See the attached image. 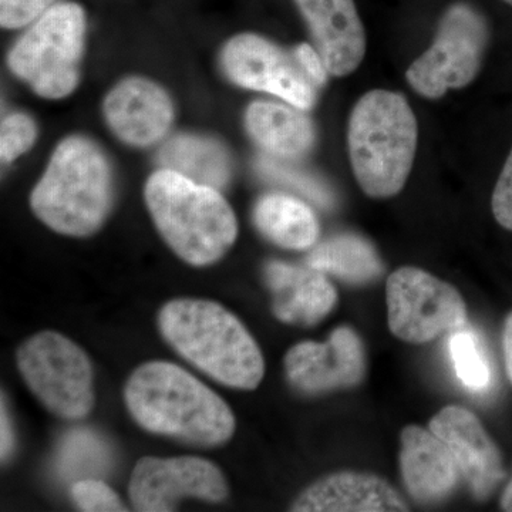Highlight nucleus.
<instances>
[{
    "mask_svg": "<svg viewBox=\"0 0 512 512\" xmlns=\"http://www.w3.org/2000/svg\"><path fill=\"white\" fill-rule=\"evenodd\" d=\"M127 409L143 429L197 446H221L235 431L228 404L183 367L148 362L130 376Z\"/></svg>",
    "mask_w": 512,
    "mask_h": 512,
    "instance_id": "1",
    "label": "nucleus"
},
{
    "mask_svg": "<svg viewBox=\"0 0 512 512\" xmlns=\"http://www.w3.org/2000/svg\"><path fill=\"white\" fill-rule=\"evenodd\" d=\"M161 335L178 355L225 386L254 390L265 375L258 343L220 303L175 299L158 315Z\"/></svg>",
    "mask_w": 512,
    "mask_h": 512,
    "instance_id": "2",
    "label": "nucleus"
},
{
    "mask_svg": "<svg viewBox=\"0 0 512 512\" xmlns=\"http://www.w3.org/2000/svg\"><path fill=\"white\" fill-rule=\"evenodd\" d=\"M146 202L165 242L187 264H214L237 239V218L217 188L183 174L163 168L151 175Z\"/></svg>",
    "mask_w": 512,
    "mask_h": 512,
    "instance_id": "3",
    "label": "nucleus"
},
{
    "mask_svg": "<svg viewBox=\"0 0 512 512\" xmlns=\"http://www.w3.org/2000/svg\"><path fill=\"white\" fill-rule=\"evenodd\" d=\"M417 130L409 101L389 90L366 93L350 114L348 147L357 184L372 198L399 194L412 173Z\"/></svg>",
    "mask_w": 512,
    "mask_h": 512,
    "instance_id": "4",
    "label": "nucleus"
},
{
    "mask_svg": "<svg viewBox=\"0 0 512 512\" xmlns=\"http://www.w3.org/2000/svg\"><path fill=\"white\" fill-rule=\"evenodd\" d=\"M111 195L110 165L103 151L87 138L69 137L56 148L30 204L47 227L86 237L106 220Z\"/></svg>",
    "mask_w": 512,
    "mask_h": 512,
    "instance_id": "5",
    "label": "nucleus"
},
{
    "mask_svg": "<svg viewBox=\"0 0 512 512\" xmlns=\"http://www.w3.org/2000/svg\"><path fill=\"white\" fill-rule=\"evenodd\" d=\"M86 19L76 3L52 6L9 53V67L39 96L62 99L76 89Z\"/></svg>",
    "mask_w": 512,
    "mask_h": 512,
    "instance_id": "6",
    "label": "nucleus"
},
{
    "mask_svg": "<svg viewBox=\"0 0 512 512\" xmlns=\"http://www.w3.org/2000/svg\"><path fill=\"white\" fill-rule=\"evenodd\" d=\"M16 360L29 389L50 412L67 420L92 412V363L72 340L56 332L37 333L20 346Z\"/></svg>",
    "mask_w": 512,
    "mask_h": 512,
    "instance_id": "7",
    "label": "nucleus"
},
{
    "mask_svg": "<svg viewBox=\"0 0 512 512\" xmlns=\"http://www.w3.org/2000/svg\"><path fill=\"white\" fill-rule=\"evenodd\" d=\"M488 40L484 16L466 3L454 5L441 19L433 45L410 64L407 82L430 100L463 89L480 73Z\"/></svg>",
    "mask_w": 512,
    "mask_h": 512,
    "instance_id": "8",
    "label": "nucleus"
},
{
    "mask_svg": "<svg viewBox=\"0 0 512 512\" xmlns=\"http://www.w3.org/2000/svg\"><path fill=\"white\" fill-rule=\"evenodd\" d=\"M386 301L393 335L413 345L429 343L467 323L466 303L457 289L413 266L389 276Z\"/></svg>",
    "mask_w": 512,
    "mask_h": 512,
    "instance_id": "9",
    "label": "nucleus"
},
{
    "mask_svg": "<svg viewBox=\"0 0 512 512\" xmlns=\"http://www.w3.org/2000/svg\"><path fill=\"white\" fill-rule=\"evenodd\" d=\"M128 494L137 511L165 512L183 498L221 503L228 484L220 468L204 458L144 457L134 467Z\"/></svg>",
    "mask_w": 512,
    "mask_h": 512,
    "instance_id": "10",
    "label": "nucleus"
},
{
    "mask_svg": "<svg viewBox=\"0 0 512 512\" xmlns=\"http://www.w3.org/2000/svg\"><path fill=\"white\" fill-rule=\"evenodd\" d=\"M229 79L245 89L281 97L299 110H309L316 100V84L306 76L295 56L288 55L264 37L239 35L222 53Z\"/></svg>",
    "mask_w": 512,
    "mask_h": 512,
    "instance_id": "11",
    "label": "nucleus"
},
{
    "mask_svg": "<svg viewBox=\"0 0 512 512\" xmlns=\"http://www.w3.org/2000/svg\"><path fill=\"white\" fill-rule=\"evenodd\" d=\"M285 370L292 386L305 394L349 389L365 376V348L355 330L340 326L326 343L302 342L289 349Z\"/></svg>",
    "mask_w": 512,
    "mask_h": 512,
    "instance_id": "12",
    "label": "nucleus"
},
{
    "mask_svg": "<svg viewBox=\"0 0 512 512\" xmlns=\"http://www.w3.org/2000/svg\"><path fill=\"white\" fill-rule=\"evenodd\" d=\"M429 429L448 447L471 493L485 500L503 483L505 470L500 450L476 414L447 406L430 421Z\"/></svg>",
    "mask_w": 512,
    "mask_h": 512,
    "instance_id": "13",
    "label": "nucleus"
},
{
    "mask_svg": "<svg viewBox=\"0 0 512 512\" xmlns=\"http://www.w3.org/2000/svg\"><path fill=\"white\" fill-rule=\"evenodd\" d=\"M329 74L348 76L366 55V33L353 0H295Z\"/></svg>",
    "mask_w": 512,
    "mask_h": 512,
    "instance_id": "14",
    "label": "nucleus"
},
{
    "mask_svg": "<svg viewBox=\"0 0 512 512\" xmlns=\"http://www.w3.org/2000/svg\"><path fill=\"white\" fill-rule=\"evenodd\" d=\"M104 113L113 133L136 147L157 143L174 119L168 94L158 84L140 77L117 84L107 96Z\"/></svg>",
    "mask_w": 512,
    "mask_h": 512,
    "instance_id": "15",
    "label": "nucleus"
},
{
    "mask_svg": "<svg viewBox=\"0 0 512 512\" xmlns=\"http://www.w3.org/2000/svg\"><path fill=\"white\" fill-rule=\"evenodd\" d=\"M265 279L272 293V311L289 325H316L338 302L328 276L309 265L271 261L265 266Z\"/></svg>",
    "mask_w": 512,
    "mask_h": 512,
    "instance_id": "16",
    "label": "nucleus"
},
{
    "mask_svg": "<svg viewBox=\"0 0 512 512\" xmlns=\"http://www.w3.org/2000/svg\"><path fill=\"white\" fill-rule=\"evenodd\" d=\"M298 512L409 511L400 494L383 478L373 474H332L306 488L293 503Z\"/></svg>",
    "mask_w": 512,
    "mask_h": 512,
    "instance_id": "17",
    "label": "nucleus"
},
{
    "mask_svg": "<svg viewBox=\"0 0 512 512\" xmlns=\"http://www.w3.org/2000/svg\"><path fill=\"white\" fill-rule=\"evenodd\" d=\"M400 466L407 491L424 504L446 498L461 476L446 444L433 431L420 426L403 430Z\"/></svg>",
    "mask_w": 512,
    "mask_h": 512,
    "instance_id": "18",
    "label": "nucleus"
},
{
    "mask_svg": "<svg viewBox=\"0 0 512 512\" xmlns=\"http://www.w3.org/2000/svg\"><path fill=\"white\" fill-rule=\"evenodd\" d=\"M298 110L271 101H254L245 114L249 136L272 157H302L313 146L315 130L312 121Z\"/></svg>",
    "mask_w": 512,
    "mask_h": 512,
    "instance_id": "19",
    "label": "nucleus"
},
{
    "mask_svg": "<svg viewBox=\"0 0 512 512\" xmlns=\"http://www.w3.org/2000/svg\"><path fill=\"white\" fill-rule=\"evenodd\" d=\"M254 221L264 237L286 249L312 248L318 241L320 227L315 212L306 202L291 195L272 192L259 198Z\"/></svg>",
    "mask_w": 512,
    "mask_h": 512,
    "instance_id": "20",
    "label": "nucleus"
},
{
    "mask_svg": "<svg viewBox=\"0 0 512 512\" xmlns=\"http://www.w3.org/2000/svg\"><path fill=\"white\" fill-rule=\"evenodd\" d=\"M306 265L352 285L376 281L384 272L382 259L365 238L355 234L333 235L313 248Z\"/></svg>",
    "mask_w": 512,
    "mask_h": 512,
    "instance_id": "21",
    "label": "nucleus"
},
{
    "mask_svg": "<svg viewBox=\"0 0 512 512\" xmlns=\"http://www.w3.org/2000/svg\"><path fill=\"white\" fill-rule=\"evenodd\" d=\"M165 170L175 171L197 183L222 188L231 175L227 151L210 138L183 134L171 138L158 154Z\"/></svg>",
    "mask_w": 512,
    "mask_h": 512,
    "instance_id": "22",
    "label": "nucleus"
},
{
    "mask_svg": "<svg viewBox=\"0 0 512 512\" xmlns=\"http://www.w3.org/2000/svg\"><path fill=\"white\" fill-rule=\"evenodd\" d=\"M448 350L461 383L471 390L487 389L491 370L477 336L471 330L458 329L451 333Z\"/></svg>",
    "mask_w": 512,
    "mask_h": 512,
    "instance_id": "23",
    "label": "nucleus"
},
{
    "mask_svg": "<svg viewBox=\"0 0 512 512\" xmlns=\"http://www.w3.org/2000/svg\"><path fill=\"white\" fill-rule=\"evenodd\" d=\"M255 167L262 177L268 178L272 183L282 185V187L291 188L320 208H330L335 204V197L328 185L292 165L279 163L278 158L259 157Z\"/></svg>",
    "mask_w": 512,
    "mask_h": 512,
    "instance_id": "24",
    "label": "nucleus"
},
{
    "mask_svg": "<svg viewBox=\"0 0 512 512\" xmlns=\"http://www.w3.org/2000/svg\"><path fill=\"white\" fill-rule=\"evenodd\" d=\"M37 130L35 123L25 114H10L2 121L0 131V154L5 163L15 160L35 143Z\"/></svg>",
    "mask_w": 512,
    "mask_h": 512,
    "instance_id": "25",
    "label": "nucleus"
},
{
    "mask_svg": "<svg viewBox=\"0 0 512 512\" xmlns=\"http://www.w3.org/2000/svg\"><path fill=\"white\" fill-rule=\"evenodd\" d=\"M74 504L82 511L87 512H109L126 511L121 503L119 495L103 481L86 478L77 481L70 488Z\"/></svg>",
    "mask_w": 512,
    "mask_h": 512,
    "instance_id": "26",
    "label": "nucleus"
},
{
    "mask_svg": "<svg viewBox=\"0 0 512 512\" xmlns=\"http://www.w3.org/2000/svg\"><path fill=\"white\" fill-rule=\"evenodd\" d=\"M53 2L55 0H0V22L6 29L23 28L52 8Z\"/></svg>",
    "mask_w": 512,
    "mask_h": 512,
    "instance_id": "27",
    "label": "nucleus"
},
{
    "mask_svg": "<svg viewBox=\"0 0 512 512\" xmlns=\"http://www.w3.org/2000/svg\"><path fill=\"white\" fill-rule=\"evenodd\" d=\"M491 208L495 221L507 231H512V148L495 184Z\"/></svg>",
    "mask_w": 512,
    "mask_h": 512,
    "instance_id": "28",
    "label": "nucleus"
},
{
    "mask_svg": "<svg viewBox=\"0 0 512 512\" xmlns=\"http://www.w3.org/2000/svg\"><path fill=\"white\" fill-rule=\"evenodd\" d=\"M293 56H295L296 62L302 67L306 76H308L316 86H322V84L326 82L329 72L328 69H326V64L323 62L322 56L319 55L315 47L308 45V43H302V45L295 47Z\"/></svg>",
    "mask_w": 512,
    "mask_h": 512,
    "instance_id": "29",
    "label": "nucleus"
},
{
    "mask_svg": "<svg viewBox=\"0 0 512 512\" xmlns=\"http://www.w3.org/2000/svg\"><path fill=\"white\" fill-rule=\"evenodd\" d=\"M2 424H0V443H2V460H8L12 454L13 446H15V439H13L12 424H10L9 414L6 412L5 400L2 399Z\"/></svg>",
    "mask_w": 512,
    "mask_h": 512,
    "instance_id": "30",
    "label": "nucleus"
},
{
    "mask_svg": "<svg viewBox=\"0 0 512 512\" xmlns=\"http://www.w3.org/2000/svg\"><path fill=\"white\" fill-rule=\"evenodd\" d=\"M503 350L505 369H507L508 379L512 383V312L505 319L503 332Z\"/></svg>",
    "mask_w": 512,
    "mask_h": 512,
    "instance_id": "31",
    "label": "nucleus"
},
{
    "mask_svg": "<svg viewBox=\"0 0 512 512\" xmlns=\"http://www.w3.org/2000/svg\"><path fill=\"white\" fill-rule=\"evenodd\" d=\"M501 508L504 511L512 512V477L507 488H505L503 498H501Z\"/></svg>",
    "mask_w": 512,
    "mask_h": 512,
    "instance_id": "32",
    "label": "nucleus"
},
{
    "mask_svg": "<svg viewBox=\"0 0 512 512\" xmlns=\"http://www.w3.org/2000/svg\"><path fill=\"white\" fill-rule=\"evenodd\" d=\"M505 3H508V5L512 6V0H504Z\"/></svg>",
    "mask_w": 512,
    "mask_h": 512,
    "instance_id": "33",
    "label": "nucleus"
}]
</instances>
